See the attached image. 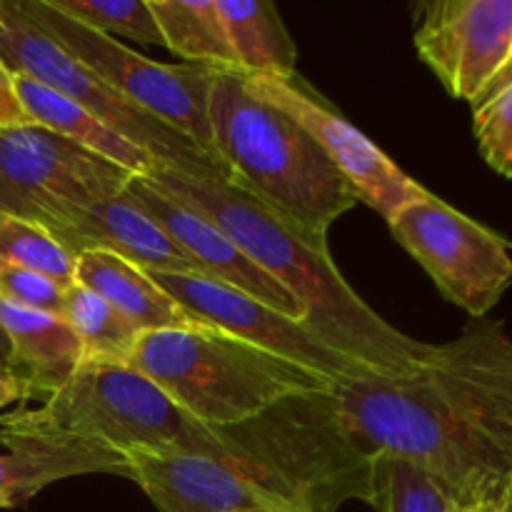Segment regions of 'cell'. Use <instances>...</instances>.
Instances as JSON below:
<instances>
[{"mask_svg":"<svg viewBox=\"0 0 512 512\" xmlns=\"http://www.w3.org/2000/svg\"><path fill=\"white\" fill-rule=\"evenodd\" d=\"M155 190L218 225L260 270L278 280L305 310V328L345 358L375 375L410 378L420 373L433 345L400 333L380 318L340 275L328 245L300 230L220 178H195L173 168L145 175Z\"/></svg>","mask_w":512,"mask_h":512,"instance_id":"obj_1","label":"cell"},{"mask_svg":"<svg viewBox=\"0 0 512 512\" xmlns=\"http://www.w3.org/2000/svg\"><path fill=\"white\" fill-rule=\"evenodd\" d=\"M213 433V460L273 510L340 512L350 500L370 505L373 455L355 443L333 388L293 393Z\"/></svg>","mask_w":512,"mask_h":512,"instance_id":"obj_2","label":"cell"},{"mask_svg":"<svg viewBox=\"0 0 512 512\" xmlns=\"http://www.w3.org/2000/svg\"><path fill=\"white\" fill-rule=\"evenodd\" d=\"M215 155L230 183L318 245L358 195L308 130L260 98L240 73H215L208 100Z\"/></svg>","mask_w":512,"mask_h":512,"instance_id":"obj_3","label":"cell"},{"mask_svg":"<svg viewBox=\"0 0 512 512\" xmlns=\"http://www.w3.org/2000/svg\"><path fill=\"white\" fill-rule=\"evenodd\" d=\"M333 395L365 453H388L418 465L458 505L495 498L512 485L510 465L455 413L425 365L410 378L340 380Z\"/></svg>","mask_w":512,"mask_h":512,"instance_id":"obj_4","label":"cell"},{"mask_svg":"<svg viewBox=\"0 0 512 512\" xmlns=\"http://www.w3.org/2000/svg\"><path fill=\"white\" fill-rule=\"evenodd\" d=\"M128 365L208 428L238 425L288 395L335 385L215 328L143 333Z\"/></svg>","mask_w":512,"mask_h":512,"instance_id":"obj_5","label":"cell"},{"mask_svg":"<svg viewBox=\"0 0 512 512\" xmlns=\"http://www.w3.org/2000/svg\"><path fill=\"white\" fill-rule=\"evenodd\" d=\"M3 428L60 435L128 453H190L213 458L215 433L180 410L153 380L130 365L80 363L73 378L40 408L0 415Z\"/></svg>","mask_w":512,"mask_h":512,"instance_id":"obj_6","label":"cell"},{"mask_svg":"<svg viewBox=\"0 0 512 512\" xmlns=\"http://www.w3.org/2000/svg\"><path fill=\"white\" fill-rule=\"evenodd\" d=\"M0 63L8 73L28 75L45 88L78 103L90 115L110 125L115 133L143 148L160 168L230 183L225 165L210 158L168 123L130 103L80 60L65 53L53 38H48L20 13L15 0H0Z\"/></svg>","mask_w":512,"mask_h":512,"instance_id":"obj_7","label":"cell"},{"mask_svg":"<svg viewBox=\"0 0 512 512\" xmlns=\"http://www.w3.org/2000/svg\"><path fill=\"white\" fill-rule=\"evenodd\" d=\"M15 5L35 28L43 30L123 98L168 123L218 160L208 120V100L218 70L190 63L165 65L145 58L120 40L58 13L45 0H15Z\"/></svg>","mask_w":512,"mask_h":512,"instance_id":"obj_8","label":"cell"},{"mask_svg":"<svg viewBox=\"0 0 512 512\" xmlns=\"http://www.w3.org/2000/svg\"><path fill=\"white\" fill-rule=\"evenodd\" d=\"M135 175L40 125L0 130V213L50 230L115 198Z\"/></svg>","mask_w":512,"mask_h":512,"instance_id":"obj_9","label":"cell"},{"mask_svg":"<svg viewBox=\"0 0 512 512\" xmlns=\"http://www.w3.org/2000/svg\"><path fill=\"white\" fill-rule=\"evenodd\" d=\"M390 233L423 265L445 300L485 318L512 285V245L470 215L428 193L405 205Z\"/></svg>","mask_w":512,"mask_h":512,"instance_id":"obj_10","label":"cell"},{"mask_svg":"<svg viewBox=\"0 0 512 512\" xmlns=\"http://www.w3.org/2000/svg\"><path fill=\"white\" fill-rule=\"evenodd\" d=\"M185 313L205 328H215L245 340L288 363L308 368L323 378L358 380L375 375L365 365L345 358L310 333L300 320L280 313L273 305L243 293V290L210 280L200 273H148Z\"/></svg>","mask_w":512,"mask_h":512,"instance_id":"obj_11","label":"cell"},{"mask_svg":"<svg viewBox=\"0 0 512 512\" xmlns=\"http://www.w3.org/2000/svg\"><path fill=\"white\" fill-rule=\"evenodd\" d=\"M413 43L443 88L473 105L512 58V0L418 5Z\"/></svg>","mask_w":512,"mask_h":512,"instance_id":"obj_12","label":"cell"},{"mask_svg":"<svg viewBox=\"0 0 512 512\" xmlns=\"http://www.w3.org/2000/svg\"><path fill=\"white\" fill-rule=\"evenodd\" d=\"M295 78L258 75V78H248V85L260 98L268 100L270 105L283 110L288 118H293L300 128L308 130L310 138L323 148L330 163L340 170V175L355 190L358 203L373 208L385 220H393L405 205L428 193L390 155H385L368 135L360 133L353 123H348L343 115L328 108L323 100L300 88Z\"/></svg>","mask_w":512,"mask_h":512,"instance_id":"obj_13","label":"cell"},{"mask_svg":"<svg viewBox=\"0 0 512 512\" xmlns=\"http://www.w3.org/2000/svg\"><path fill=\"white\" fill-rule=\"evenodd\" d=\"M128 198L183 250L195 265L200 275L210 280H220L225 285L243 290V293L253 295V298L263 300V303L273 305L280 313L290 315V318L303 323L308 318V310L278 283L270 278L265 270H260L223 230L208 218H203L195 210L185 208V205L175 203V200L165 198L160 190L145 178L135 175L125 188Z\"/></svg>","mask_w":512,"mask_h":512,"instance_id":"obj_14","label":"cell"},{"mask_svg":"<svg viewBox=\"0 0 512 512\" xmlns=\"http://www.w3.org/2000/svg\"><path fill=\"white\" fill-rule=\"evenodd\" d=\"M70 255L105 250L145 273H198L188 255L128 198L120 193L70 215L48 230Z\"/></svg>","mask_w":512,"mask_h":512,"instance_id":"obj_15","label":"cell"},{"mask_svg":"<svg viewBox=\"0 0 512 512\" xmlns=\"http://www.w3.org/2000/svg\"><path fill=\"white\" fill-rule=\"evenodd\" d=\"M130 480L150 498L158 512H240L270 508L220 460L190 453L125 455ZM273 510V508H270Z\"/></svg>","mask_w":512,"mask_h":512,"instance_id":"obj_16","label":"cell"},{"mask_svg":"<svg viewBox=\"0 0 512 512\" xmlns=\"http://www.w3.org/2000/svg\"><path fill=\"white\" fill-rule=\"evenodd\" d=\"M0 498L13 508L58 480L78 475H120L130 480L128 460L103 445L60 435L23 433L0 425Z\"/></svg>","mask_w":512,"mask_h":512,"instance_id":"obj_17","label":"cell"},{"mask_svg":"<svg viewBox=\"0 0 512 512\" xmlns=\"http://www.w3.org/2000/svg\"><path fill=\"white\" fill-rule=\"evenodd\" d=\"M0 330L10 345V375L25 400L53 395L83 363V345L60 315L23 310L0 300Z\"/></svg>","mask_w":512,"mask_h":512,"instance_id":"obj_18","label":"cell"},{"mask_svg":"<svg viewBox=\"0 0 512 512\" xmlns=\"http://www.w3.org/2000/svg\"><path fill=\"white\" fill-rule=\"evenodd\" d=\"M75 283L113 305L140 333L205 328L190 318L145 270L105 250L75 255Z\"/></svg>","mask_w":512,"mask_h":512,"instance_id":"obj_19","label":"cell"},{"mask_svg":"<svg viewBox=\"0 0 512 512\" xmlns=\"http://www.w3.org/2000/svg\"><path fill=\"white\" fill-rule=\"evenodd\" d=\"M10 75H13V85L20 105H23L25 115H28L33 125H40V128L50 130V133L60 135V138L73 140L80 148L120 165V168L138 175V178H145V175L153 173V168H158V163L143 148H138L128 138L115 133L110 125L90 115L78 103L55 93V90L45 88V85L28 78V75Z\"/></svg>","mask_w":512,"mask_h":512,"instance_id":"obj_20","label":"cell"},{"mask_svg":"<svg viewBox=\"0 0 512 512\" xmlns=\"http://www.w3.org/2000/svg\"><path fill=\"white\" fill-rule=\"evenodd\" d=\"M240 73L295 78L298 48L270 0H215Z\"/></svg>","mask_w":512,"mask_h":512,"instance_id":"obj_21","label":"cell"},{"mask_svg":"<svg viewBox=\"0 0 512 512\" xmlns=\"http://www.w3.org/2000/svg\"><path fill=\"white\" fill-rule=\"evenodd\" d=\"M170 53L218 73H240L215 0H148ZM243 75V73H240Z\"/></svg>","mask_w":512,"mask_h":512,"instance_id":"obj_22","label":"cell"},{"mask_svg":"<svg viewBox=\"0 0 512 512\" xmlns=\"http://www.w3.org/2000/svg\"><path fill=\"white\" fill-rule=\"evenodd\" d=\"M60 318L78 335L83 345V363L128 365L135 343L143 335L113 305L78 283L65 290Z\"/></svg>","mask_w":512,"mask_h":512,"instance_id":"obj_23","label":"cell"},{"mask_svg":"<svg viewBox=\"0 0 512 512\" xmlns=\"http://www.w3.org/2000/svg\"><path fill=\"white\" fill-rule=\"evenodd\" d=\"M370 505L378 512H460L453 495L418 465L395 455H373Z\"/></svg>","mask_w":512,"mask_h":512,"instance_id":"obj_24","label":"cell"},{"mask_svg":"<svg viewBox=\"0 0 512 512\" xmlns=\"http://www.w3.org/2000/svg\"><path fill=\"white\" fill-rule=\"evenodd\" d=\"M0 263L43 273L65 288L75 283L73 255L48 230L10 213H0Z\"/></svg>","mask_w":512,"mask_h":512,"instance_id":"obj_25","label":"cell"},{"mask_svg":"<svg viewBox=\"0 0 512 512\" xmlns=\"http://www.w3.org/2000/svg\"><path fill=\"white\" fill-rule=\"evenodd\" d=\"M45 3L108 38L163 45V35L148 0H45Z\"/></svg>","mask_w":512,"mask_h":512,"instance_id":"obj_26","label":"cell"},{"mask_svg":"<svg viewBox=\"0 0 512 512\" xmlns=\"http://www.w3.org/2000/svg\"><path fill=\"white\" fill-rule=\"evenodd\" d=\"M473 133L485 163L512 178V78L475 100Z\"/></svg>","mask_w":512,"mask_h":512,"instance_id":"obj_27","label":"cell"},{"mask_svg":"<svg viewBox=\"0 0 512 512\" xmlns=\"http://www.w3.org/2000/svg\"><path fill=\"white\" fill-rule=\"evenodd\" d=\"M65 285L20 265L0 263V300L35 313L63 315Z\"/></svg>","mask_w":512,"mask_h":512,"instance_id":"obj_28","label":"cell"},{"mask_svg":"<svg viewBox=\"0 0 512 512\" xmlns=\"http://www.w3.org/2000/svg\"><path fill=\"white\" fill-rule=\"evenodd\" d=\"M20 125H33L20 105L18 93H15L13 75L0 63V130L20 128Z\"/></svg>","mask_w":512,"mask_h":512,"instance_id":"obj_29","label":"cell"},{"mask_svg":"<svg viewBox=\"0 0 512 512\" xmlns=\"http://www.w3.org/2000/svg\"><path fill=\"white\" fill-rule=\"evenodd\" d=\"M460 512H512V485L500 495L475 505H460Z\"/></svg>","mask_w":512,"mask_h":512,"instance_id":"obj_30","label":"cell"},{"mask_svg":"<svg viewBox=\"0 0 512 512\" xmlns=\"http://www.w3.org/2000/svg\"><path fill=\"white\" fill-rule=\"evenodd\" d=\"M15 400H25L23 388H20V383L15 378L0 373V408L15 403Z\"/></svg>","mask_w":512,"mask_h":512,"instance_id":"obj_31","label":"cell"},{"mask_svg":"<svg viewBox=\"0 0 512 512\" xmlns=\"http://www.w3.org/2000/svg\"><path fill=\"white\" fill-rule=\"evenodd\" d=\"M0 373L10 375V345L8 338L3 335V330H0ZM10 378H13V375H10Z\"/></svg>","mask_w":512,"mask_h":512,"instance_id":"obj_32","label":"cell"},{"mask_svg":"<svg viewBox=\"0 0 512 512\" xmlns=\"http://www.w3.org/2000/svg\"><path fill=\"white\" fill-rule=\"evenodd\" d=\"M512 78V58H510V63L508 65H505V70H503V73H500L498 75V78H495L493 80V85H490V88L488 90H493V88H498V85H503V83H508V80ZM488 90H485V93H488ZM483 93V95H485ZM483 95H480V98H483Z\"/></svg>","mask_w":512,"mask_h":512,"instance_id":"obj_33","label":"cell"},{"mask_svg":"<svg viewBox=\"0 0 512 512\" xmlns=\"http://www.w3.org/2000/svg\"><path fill=\"white\" fill-rule=\"evenodd\" d=\"M240 512H280V510H270V508H253V510H240Z\"/></svg>","mask_w":512,"mask_h":512,"instance_id":"obj_34","label":"cell"},{"mask_svg":"<svg viewBox=\"0 0 512 512\" xmlns=\"http://www.w3.org/2000/svg\"><path fill=\"white\" fill-rule=\"evenodd\" d=\"M8 508H13V505H10L5 498H0V510H8Z\"/></svg>","mask_w":512,"mask_h":512,"instance_id":"obj_35","label":"cell"}]
</instances>
